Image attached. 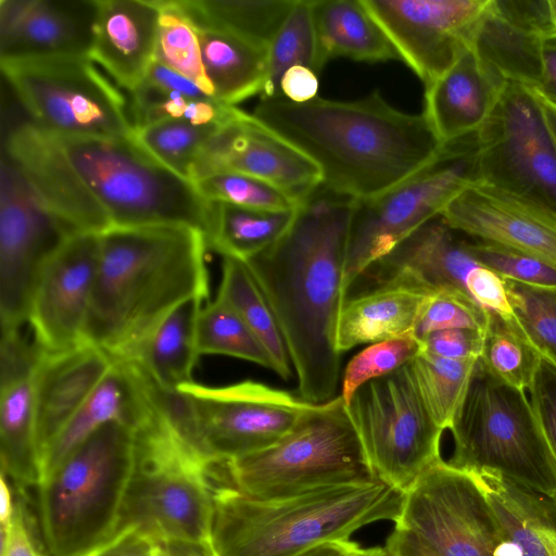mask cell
Segmentation results:
<instances>
[{"mask_svg": "<svg viewBox=\"0 0 556 556\" xmlns=\"http://www.w3.org/2000/svg\"><path fill=\"white\" fill-rule=\"evenodd\" d=\"M356 201L320 185L299 204L277 241L243 261L278 321L300 399L311 404L333 399L339 382L337 328Z\"/></svg>", "mask_w": 556, "mask_h": 556, "instance_id": "obj_1", "label": "cell"}, {"mask_svg": "<svg viewBox=\"0 0 556 556\" xmlns=\"http://www.w3.org/2000/svg\"><path fill=\"white\" fill-rule=\"evenodd\" d=\"M252 116L309 157L324 187L357 201L395 187L443 147L422 113L394 109L379 90L354 101L261 99Z\"/></svg>", "mask_w": 556, "mask_h": 556, "instance_id": "obj_2", "label": "cell"}, {"mask_svg": "<svg viewBox=\"0 0 556 556\" xmlns=\"http://www.w3.org/2000/svg\"><path fill=\"white\" fill-rule=\"evenodd\" d=\"M203 232L179 226L110 227L84 341L113 361L135 362L159 324L184 301L208 298Z\"/></svg>", "mask_w": 556, "mask_h": 556, "instance_id": "obj_3", "label": "cell"}, {"mask_svg": "<svg viewBox=\"0 0 556 556\" xmlns=\"http://www.w3.org/2000/svg\"><path fill=\"white\" fill-rule=\"evenodd\" d=\"M214 556H299L359 529L399 519L405 492L380 478L260 500L213 480Z\"/></svg>", "mask_w": 556, "mask_h": 556, "instance_id": "obj_4", "label": "cell"}, {"mask_svg": "<svg viewBox=\"0 0 556 556\" xmlns=\"http://www.w3.org/2000/svg\"><path fill=\"white\" fill-rule=\"evenodd\" d=\"M212 462L177 430L156 388L155 410L134 429L131 471L116 532L135 527L157 542L211 546Z\"/></svg>", "mask_w": 556, "mask_h": 556, "instance_id": "obj_5", "label": "cell"}, {"mask_svg": "<svg viewBox=\"0 0 556 556\" xmlns=\"http://www.w3.org/2000/svg\"><path fill=\"white\" fill-rule=\"evenodd\" d=\"M134 430L109 422L37 486L49 556H86L116 532L132 465Z\"/></svg>", "mask_w": 556, "mask_h": 556, "instance_id": "obj_6", "label": "cell"}, {"mask_svg": "<svg viewBox=\"0 0 556 556\" xmlns=\"http://www.w3.org/2000/svg\"><path fill=\"white\" fill-rule=\"evenodd\" d=\"M214 472L218 483L260 500L366 483L378 478L341 395L312 404L299 422L274 444L215 462Z\"/></svg>", "mask_w": 556, "mask_h": 556, "instance_id": "obj_7", "label": "cell"}, {"mask_svg": "<svg viewBox=\"0 0 556 556\" xmlns=\"http://www.w3.org/2000/svg\"><path fill=\"white\" fill-rule=\"evenodd\" d=\"M448 430L454 443L452 466L495 472L556 495V462L526 391L493 377L479 361Z\"/></svg>", "mask_w": 556, "mask_h": 556, "instance_id": "obj_8", "label": "cell"}, {"mask_svg": "<svg viewBox=\"0 0 556 556\" xmlns=\"http://www.w3.org/2000/svg\"><path fill=\"white\" fill-rule=\"evenodd\" d=\"M59 139L105 210L111 227L179 226L205 236L208 201L191 181L157 162L132 138Z\"/></svg>", "mask_w": 556, "mask_h": 556, "instance_id": "obj_9", "label": "cell"}, {"mask_svg": "<svg viewBox=\"0 0 556 556\" xmlns=\"http://www.w3.org/2000/svg\"><path fill=\"white\" fill-rule=\"evenodd\" d=\"M161 403L182 437L205 458L228 460L263 450L288 433L311 403L265 383L244 380L162 391Z\"/></svg>", "mask_w": 556, "mask_h": 556, "instance_id": "obj_10", "label": "cell"}, {"mask_svg": "<svg viewBox=\"0 0 556 556\" xmlns=\"http://www.w3.org/2000/svg\"><path fill=\"white\" fill-rule=\"evenodd\" d=\"M478 181L476 132L444 143L422 168L386 191L356 201L349 232L344 288Z\"/></svg>", "mask_w": 556, "mask_h": 556, "instance_id": "obj_11", "label": "cell"}, {"mask_svg": "<svg viewBox=\"0 0 556 556\" xmlns=\"http://www.w3.org/2000/svg\"><path fill=\"white\" fill-rule=\"evenodd\" d=\"M33 123L59 137L131 138L128 102L88 56L2 61Z\"/></svg>", "mask_w": 556, "mask_h": 556, "instance_id": "obj_12", "label": "cell"}, {"mask_svg": "<svg viewBox=\"0 0 556 556\" xmlns=\"http://www.w3.org/2000/svg\"><path fill=\"white\" fill-rule=\"evenodd\" d=\"M346 407L369 466L392 486L405 492L442 459L444 430L428 412L408 363L363 384Z\"/></svg>", "mask_w": 556, "mask_h": 556, "instance_id": "obj_13", "label": "cell"}, {"mask_svg": "<svg viewBox=\"0 0 556 556\" xmlns=\"http://www.w3.org/2000/svg\"><path fill=\"white\" fill-rule=\"evenodd\" d=\"M395 528L440 556H520L475 476L443 459L405 491Z\"/></svg>", "mask_w": 556, "mask_h": 556, "instance_id": "obj_14", "label": "cell"}, {"mask_svg": "<svg viewBox=\"0 0 556 556\" xmlns=\"http://www.w3.org/2000/svg\"><path fill=\"white\" fill-rule=\"evenodd\" d=\"M476 142L478 181L556 213V140L533 89L507 81Z\"/></svg>", "mask_w": 556, "mask_h": 556, "instance_id": "obj_15", "label": "cell"}, {"mask_svg": "<svg viewBox=\"0 0 556 556\" xmlns=\"http://www.w3.org/2000/svg\"><path fill=\"white\" fill-rule=\"evenodd\" d=\"M68 233L45 208L15 165L2 154L0 170L1 331L28 323L35 286L50 254Z\"/></svg>", "mask_w": 556, "mask_h": 556, "instance_id": "obj_16", "label": "cell"}, {"mask_svg": "<svg viewBox=\"0 0 556 556\" xmlns=\"http://www.w3.org/2000/svg\"><path fill=\"white\" fill-rule=\"evenodd\" d=\"M425 86L470 47L490 0H361Z\"/></svg>", "mask_w": 556, "mask_h": 556, "instance_id": "obj_17", "label": "cell"}, {"mask_svg": "<svg viewBox=\"0 0 556 556\" xmlns=\"http://www.w3.org/2000/svg\"><path fill=\"white\" fill-rule=\"evenodd\" d=\"M100 257V233L66 236L45 262L31 298L28 324L46 352L84 341Z\"/></svg>", "mask_w": 556, "mask_h": 556, "instance_id": "obj_18", "label": "cell"}, {"mask_svg": "<svg viewBox=\"0 0 556 556\" xmlns=\"http://www.w3.org/2000/svg\"><path fill=\"white\" fill-rule=\"evenodd\" d=\"M222 172L262 179L299 203L321 185L320 169L309 157L242 110L206 141L190 181Z\"/></svg>", "mask_w": 556, "mask_h": 556, "instance_id": "obj_19", "label": "cell"}, {"mask_svg": "<svg viewBox=\"0 0 556 556\" xmlns=\"http://www.w3.org/2000/svg\"><path fill=\"white\" fill-rule=\"evenodd\" d=\"M3 154L68 233H101L111 227L105 210L73 166L58 136L33 122L20 124L9 132Z\"/></svg>", "mask_w": 556, "mask_h": 556, "instance_id": "obj_20", "label": "cell"}, {"mask_svg": "<svg viewBox=\"0 0 556 556\" xmlns=\"http://www.w3.org/2000/svg\"><path fill=\"white\" fill-rule=\"evenodd\" d=\"M441 216L460 233L525 252L556 267V213L544 205L475 181Z\"/></svg>", "mask_w": 556, "mask_h": 556, "instance_id": "obj_21", "label": "cell"}, {"mask_svg": "<svg viewBox=\"0 0 556 556\" xmlns=\"http://www.w3.org/2000/svg\"><path fill=\"white\" fill-rule=\"evenodd\" d=\"M41 353L21 329L1 331V471L20 489L38 486L41 480L35 431V370Z\"/></svg>", "mask_w": 556, "mask_h": 556, "instance_id": "obj_22", "label": "cell"}, {"mask_svg": "<svg viewBox=\"0 0 556 556\" xmlns=\"http://www.w3.org/2000/svg\"><path fill=\"white\" fill-rule=\"evenodd\" d=\"M96 0H1L0 61L88 56Z\"/></svg>", "mask_w": 556, "mask_h": 556, "instance_id": "obj_23", "label": "cell"}, {"mask_svg": "<svg viewBox=\"0 0 556 556\" xmlns=\"http://www.w3.org/2000/svg\"><path fill=\"white\" fill-rule=\"evenodd\" d=\"M548 39L554 34L547 0H490L470 47L507 81L534 89Z\"/></svg>", "mask_w": 556, "mask_h": 556, "instance_id": "obj_24", "label": "cell"}, {"mask_svg": "<svg viewBox=\"0 0 556 556\" xmlns=\"http://www.w3.org/2000/svg\"><path fill=\"white\" fill-rule=\"evenodd\" d=\"M113 359L83 342L49 353L42 350L35 370V431L41 462L110 369Z\"/></svg>", "mask_w": 556, "mask_h": 556, "instance_id": "obj_25", "label": "cell"}, {"mask_svg": "<svg viewBox=\"0 0 556 556\" xmlns=\"http://www.w3.org/2000/svg\"><path fill=\"white\" fill-rule=\"evenodd\" d=\"M155 408L156 388L141 366L131 361H113L102 380L43 457L40 482L102 426L119 422L134 430Z\"/></svg>", "mask_w": 556, "mask_h": 556, "instance_id": "obj_26", "label": "cell"}, {"mask_svg": "<svg viewBox=\"0 0 556 556\" xmlns=\"http://www.w3.org/2000/svg\"><path fill=\"white\" fill-rule=\"evenodd\" d=\"M160 13L157 0H96L89 59L128 92L154 61Z\"/></svg>", "mask_w": 556, "mask_h": 556, "instance_id": "obj_27", "label": "cell"}, {"mask_svg": "<svg viewBox=\"0 0 556 556\" xmlns=\"http://www.w3.org/2000/svg\"><path fill=\"white\" fill-rule=\"evenodd\" d=\"M506 83L469 47L446 72L425 86L422 114L443 144L458 140L481 127Z\"/></svg>", "mask_w": 556, "mask_h": 556, "instance_id": "obj_28", "label": "cell"}, {"mask_svg": "<svg viewBox=\"0 0 556 556\" xmlns=\"http://www.w3.org/2000/svg\"><path fill=\"white\" fill-rule=\"evenodd\" d=\"M433 294L421 289L384 285L348 296L338 321V351L342 354L362 344L413 334Z\"/></svg>", "mask_w": 556, "mask_h": 556, "instance_id": "obj_29", "label": "cell"}, {"mask_svg": "<svg viewBox=\"0 0 556 556\" xmlns=\"http://www.w3.org/2000/svg\"><path fill=\"white\" fill-rule=\"evenodd\" d=\"M520 556H556V495L490 471H470Z\"/></svg>", "mask_w": 556, "mask_h": 556, "instance_id": "obj_30", "label": "cell"}, {"mask_svg": "<svg viewBox=\"0 0 556 556\" xmlns=\"http://www.w3.org/2000/svg\"><path fill=\"white\" fill-rule=\"evenodd\" d=\"M189 21L199 39L204 71L215 100L236 106L261 96L267 76V52L228 33Z\"/></svg>", "mask_w": 556, "mask_h": 556, "instance_id": "obj_31", "label": "cell"}, {"mask_svg": "<svg viewBox=\"0 0 556 556\" xmlns=\"http://www.w3.org/2000/svg\"><path fill=\"white\" fill-rule=\"evenodd\" d=\"M312 12L325 63L338 56L361 62L400 60L361 0H312Z\"/></svg>", "mask_w": 556, "mask_h": 556, "instance_id": "obj_32", "label": "cell"}, {"mask_svg": "<svg viewBox=\"0 0 556 556\" xmlns=\"http://www.w3.org/2000/svg\"><path fill=\"white\" fill-rule=\"evenodd\" d=\"M204 299L190 298L176 306L154 329L135 361L157 388L175 392L193 382L200 356L197 326Z\"/></svg>", "mask_w": 556, "mask_h": 556, "instance_id": "obj_33", "label": "cell"}, {"mask_svg": "<svg viewBox=\"0 0 556 556\" xmlns=\"http://www.w3.org/2000/svg\"><path fill=\"white\" fill-rule=\"evenodd\" d=\"M294 214L295 210L273 212L208 201L207 249L245 261L277 241Z\"/></svg>", "mask_w": 556, "mask_h": 556, "instance_id": "obj_34", "label": "cell"}, {"mask_svg": "<svg viewBox=\"0 0 556 556\" xmlns=\"http://www.w3.org/2000/svg\"><path fill=\"white\" fill-rule=\"evenodd\" d=\"M192 21L267 49L296 0H176Z\"/></svg>", "mask_w": 556, "mask_h": 556, "instance_id": "obj_35", "label": "cell"}, {"mask_svg": "<svg viewBox=\"0 0 556 556\" xmlns=\"http://www.w3.org/2000/svg\"><path fill=\"white\" fill-rule=\"evenodd\" d=\"M218 296L243 319L268 352L274 371L282 379L292 376V362L282 332L263 291L245 263L223 256Z\"/></svg>", "mask_w": 556, "mask_h": 556, "instance_id": "obj_36", "label": "cell"}, {"mask_svg": "<svg viewBox=\"0 0 556 556\" xmlns=\"http://www.w3.org/2000/svg\"><path fill=\"white\" fill-rule=\"evenodd\" d=\"M542 356L526 338L514 317L488 309L478 361L498 380L529 390Z\"/></svg>", "mask_w": 556, "mask_h": 556, "instance_id": "obj_37", "label": "cell"}, {"mask_svg": "<svg viewBox=\"0 0 556 556\" xmlns=\"http://www.w3.org/2000/svg\"><path fill=\"white\" fill-rule=\"evenodd\" d=\"M303 65L317 75L323 60L315 29L312 0H296L267 49V76L261 99L281 97L279 83L283 73Z\"/></svg>", "mask_w": 556, "mask_h": 556, "instance_id": "obj_38", "label": "cell"}, {"mask_svg": "<svg viewBox=\"0 0 556 556\" xmlns=\"http://www.w3.org/2000/svg\"><path fill=\"white\" fill-rule=\"evenodd\" d=\"M478 359H451L420 351L408 362L419 394L434 421L450 429Z\"/></svg>", "mask_w": 556, "mask_h": 556, "instance_id": "obj_39", "label": "cell"}, {"mask_svg": "<svg viewBox=\"0 0 556 556\" xmlns=\"http://www.w3.org/2000/svg\"><path fill=\"white\" fill-rule=\"evenodd\" d=\"M200 355H226L274 370L273 361L239 314L220 296L203 305L197 326Z\"/></svg>", "mask_w": 556, "mask_h": 556, "instance_id": "obj_40", "label": "cell"}, {"mask_svg": "<svg viewBox=\"0 0 556 556\" xmlns=\"http://www.w3.org/2000/svg\"><path fill=\"white\" fill-rule=\"evenodd\" d=\"M130 93V117L134 127L173 119L203 126L224 124L232 119L239 108L214 99H191L165 91L142 80Z\"/></svg>", "mask_w": 556, "mask_h": 556, "instance_id": "obj_41", "label": "cell"}, {"mask_svg": "<svg viewBox=\"0 0 556 556\" xmlns=\"http://www.w3.org/2000/svg\"><path fill=\"white\" fill-rule=\"evenodd\" d=\"M220 125L166 119L134 127L131 138L157 162L190 181L195 159Z\"/></svg>", "mask_w": 556, "mask_h": 556, "instance_id": "obj_42", "label": "cell"}, {"mask_svg": "<svg viewBox=\"0 0 556 556\" xmlns=\"http://www.w3.org/2000/svg\"><path fill=\"white\" fill-rule=\"evenodd\" d=\"M157 2L161 13L154 60L192 80L215 100L204 71L199 39L191 22L176 0Z\"/></svg>", "mask_w": 556, "mask_h": 556, "instance_id": "obj_43", "label": "cell"}, {"mask_svg": "<svg viewBox=\"0 0 556 556\" xmlns=\"http://www.w3.org/2000/svg\"><path fill=\"white\" fill-rule=\"evenodd\" d=\"M504 280L515 321L539 354L556 368V287Z\"/></svg>", "mask_w": 556, "mask_h": 556, "instance_id": "obj_44", "label": "cell"}, {"mask_svg": "<svg viewBox=\"0 0 556 556\" xmlns=\"http://www.w3.org/2000/svg\"><path fill=\"white\" fill-rule=\"evenodd\" d=\"M192 184L206 201L273 212L294 211L300 204L280 188L239 173H215Z\"/></svg>", "mask_w": 556, "mask_h": 556, "instance_id": "obj_45", "label": "cell"}, {"mask_svg": "<svg viewBox=\"0 0 556 556\" xmlns=\"http://www.w3.org/2000/svg\"><path fill=\"white\" fill-rule=\"evenodd\" d=\"M420 351V342L409 334L372 343L357 353L343 372L340 395L345 405L363 384L395 371Z\"/></svg>", "mask_w": 556, "mask_h": 556, "instance_id": "obj_46", "label": "cell"}, {"mask_svg": "<svg viewBox=\"0 0 556 556\" xmlns=\"http://www.w3.org/2000/svg\"><path fill=\"white\" fill-rule=\"evenodd\" d=\"M475 260L503 279L540 287H556V267L525 252L501 244L472 240Z\"/></svg>", "mask_w": 556, "mask_h": 556, "instance_id": "obj_47", "label": "cell"}, {"mask_svg": "<svg viewBox=\"0 0 556 556\" xmlns=\"http://www.w3.org/2000/svg\"><path fill=\"white\" fill-rule=\"evenodd\" d=\"M488 320V309L469 295L442 290L435 292L425 306L413 336L419 341L427 334L454 328H468L483 331Z\"/></svg>", "mask_w": 556, "mask_h": 556, "instance_id": "obj_48", "label": "cell"}, {"mask_svg": "<svg viewBox=\"0 0 556 556\" xmlns=\"http://www.w3.org/2000/svg\"><path fill=\"white\" fill-rule=\"evenodd\" d=\"M529 392L532 408L556 462V368L543 357Z\"/></svg>", "mask_w": 556, "mask_h": 556, "instance_id": "obj_49", "label": "cell"}, {"mask_svg": "<svg viewBox=\"0 0 556 556\" xmlns=\"http://www.w3.org/2000/svg\"><path fill=\"white\" fill-rule=\"evenodd\" d=\"M483 331L468 328L444 329L419 340L421 351L451 359H478Z\"/></svg>", "mask_w": 556, "mask_h": 556, "instance_id": "obj_50", "label": "cell"}, {"mask_svg": "<svg viewBox=\"0 0 556 556\" xmlns=\"http://www.w3.org/2000/svg\"><path fill=\"white\" fill-rule=\"evenodd\" d=\"M466 290L482 307L508 318L513 317L505 280L493 270L482 265L473 268L467 277Z\"/></svg>", "mask_w": 556, "mask_h": 556, "instance_id": "obj_51", "label": "cell"}, {"mask_svg": "<svg viewBox=\"0 0 556 556\" xmlns=\"http://www.w3.org/2000/svg\"><path fill=\"white\" fill-rule=\"evenodd\" d=\"M1 556H43L22 498L15 500L10 522L1 527Z\"/></svg>", "mask_w": 556, "mask_h": 556, "instance_id": "obj_52", "label": "cell"}, {"mask_svg": "<svg viewBox=\"0 0 556 556\" xmlns=\"http://www.w3.org/2000/svg\"><path fill=\"white\" fill-rule=\"evenodd\" d=\"M157 541L135 527L119 529L86 556H154Z\"/></svg>", "mask_w": 556, "mask_h": 556, "instance_id": "obj_53", "label": "cell"}, {"mask_svg": "<svg viewBox=\"0 0 556 556\" xmlns=\"http://www.w3.org/2000/svg\"><path fill=\"white\" fill-rule=\"evenodd\" d=\"M318 75L303 65L288 68L279 83L280 96L295 103H304L317 98Z\"/></svg>", "mask_w": 556, "mask_h": 556, "instance_id": "obj_54", "label": "cell"}, {"mask_svg": "<svg viewBox=\"0 0 556 556\" xmlns=\"http://www.w3.org/2000/svg\"><path fill=\"white\" fill-rule=\"evenodd\" d=\"M143 79L165 91L176 92L187 98L212 99L192 80L155 60Z\"/></svg>", "mask_w": 556, "mask_h": 556, "instance_id": "obj_55", "label": "cell"}, {"mask_svg": "<svg viewBox=\"0 0 556 556\" xmlns=\"http://www.w3.org/2000/svg\"><path fill=\"white\" fill-rule=\"evenodd\" d=\"M533 90L556 106V39L543 43L541 79Z\"/></svg>", "mask_w": 556, "mask_h": 556, "instance_id": "obj_56", "label": "cell"}, {"mask_svg": "<svg viewBox=\"0 0 556 556\" xmlns=\"http://www.w3.org/2000/svg\"><path fill=\"white\" fill-rule=\"evenodd\" d=\"M386 546L396 556H440L406 530L394 528Z\"/></svg>", "mask_w": 556, "mask_h": 556, "instance_id": "obj_57", "label": "cell"}, {"mask_svg": "<svg viewBox=\"0 0 556 556\" xmlns=\"http://www.w3.org/2000/svg\"><path fill=\"white\" fill-rule=\"evenodd\" d=\"M154 556H214L210 545L187 541L157 542Z\"/></svg>", "mask_w": 556, "mask_h": 556, "instance_id": "obj_58", "label": "cell"}, {"mask_svg": "<svg viewBox=\"0 0 556 556\" xmlns=\"http://www.w3.org/2000/svg\"><path fill=\"white\" fill-rule=\"evenodd\" d=\"M365 548L352 541L326 542L312 547L299 556H364Z\"/></svg>", "mask_w": 556, "mask_h": 556, "instance_id": "obj_59", "label": "cell"}, {"mask_svg": "<svg viewBox=\"0 0 556 556\" xmlns=\"http://www.w3.org/2000/svg\"><path fill=\"white\" fill-rule=\"evenodd\" d=\"M0 481V523L1 527H5L13 516L15 501L9 484L10 480L3 471H1Z\"/></svg>", "mask_w": 556, "mask_h": 556, "instance_id": "obj_60", "label": "cell"}, {"mask_svg": "<svg viewBox=\"0 0 556 556\" xmlns=\"http://www.w3.org/2000/svg\"><path fill=\"white\" fill-rule=\"evenodd\" d=\"M536 96L542 104L545 117L556 140V106L543 99L540 94L536 93Z\"/></svg>", "mask_w": 556, "mask_h": 556, "instance_id": "obj_61", "label": "cell"}, {"mask_svg": "<svg viewBox=\"0 0 556 556\" xmlns=\"http://www.w3.org/2000/svg\"><path fill=\"white\" fill-rule=\"evenodd\" d=\"M364 556H396V555L393 552H391L387 546H384V547L365 548Z\"/></svg>", "mask_w": 556, "mask_h": 556, "instance_id": "obj_62", "label": "cell"}, {"mask_svg": "<svg viewBox=\"0 0 556 556\" xmlns=\"http://www.w3.org/2000/svg\"><path fill=\"white\" fill-rule=\"evenodd\" d=\"M547 4L549 22L554 34V39H556V0H547Z\"/></svg>", "mask_w": 556, "mask_h": 556, "instance_id": "obj_63", "label": "cell"}]
</instances>
